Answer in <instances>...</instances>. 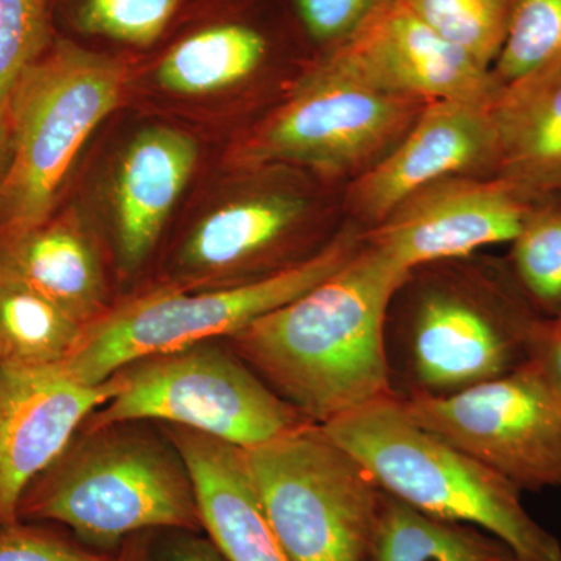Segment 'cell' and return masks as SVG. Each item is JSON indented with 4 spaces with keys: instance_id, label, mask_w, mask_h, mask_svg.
<instances>
[{
    "instance_id": "obj_27",
    "label": "cell",
    "mask_w": 561,
    "mask_h": 561,
    "mask_svg": "<svg viewBox=\"0 0 561 561\" xmlns=\"http://www.w3.org/2000/svg\"><path fill=\"white\" fill-rule=\"evenodd\" d=\"M180 0H84L81 31L91 35L147 46L164 32Z\"/></svg>"
},
{
    "instance_id": "obj_31",
    "label": "cell",
    "mask_w": 561,
    "mask_h": 561,
    "mask_svg": "<svg viewBox=\"0 0 561 561\" xmlns=\"http://www.w3.org/2000/svg\"><path fill=\"white\" fill-rule=\"evenodd\" d=\"M162 561H228L213 540L181 535L165 546Z\"/></svg>"
},
{
    "instance_id": "obj_26",
    "label": "cell",
    "mask_w": 561,
    "mask_h": 561,
    "mask_svg": "<svg viewBox=\"0 0 561 561\" xmlns=\"http://www.w3.org/2000/svg\"><path fill=\"white\" fill-rule=\"evenodd\" d=\"M49 0H0V99L49 47Z\"/></svg>"
},
{
    "instance_id": "obj_11",
    "label": "cell",
    "mask_w": 561,
    "mask_h": 561,
    "mask_svg": "<svg viewBox=\"0 0 561 561\" xmlns=\"http://www.w3.org/2000/svg\"><path fill=\"white\" fill-rule=\"evenodd\" d=\"M400 400L424 430L519 491H561V401L530 362L448 397L409 394Z\"/></svg>"
},
{
    "instance_id": "obj_21",
    "label": "cell",
    "mask_w": 561,
    "mask_h": 561,
    "mask_svg": "<svg viewBox=\"0 0 561 561\" xmlns=\"http://www.w3.org/2000/svg\"><path fill=\"white\" fill-rule=\"evenodd\" d=\"M271 44L242 22L213 25L176 44L157 70L162 90L205 95L232 90L256 79L267 66Z\"/></svg>"
},
{
    "instance_id": "obj_22",
    "label": "cell",
    "mask_w": 561,
    "mask_h": 561,
    "mask_svg": "<svg viewBox=\"0 0 561 561\" xmlns=\"http://www.w3.org/2000/svg\"><path fill=\"white\" fill-rule=\"evenodd\" d=\"M84 327L38 291L0 275V365L38 367L68 359Z\"/></svg>"
},
{
    "instance_id": "obj_12",
    "label": "cell",
    "mask_w": 561,
    "mask_h": 561,
    "mask_svg": "<svg viewBox=\"0 0 561 561\" xmlns=\"http://www.w3.org/2000/svg\"><path fill=\"white\" fill-rule=\"evenodd\" d=\"M383 94L490 106L500 91L490 69L427 27L400 0H383L341 46L317 58Z\"/></svg>"
},
{
    "instance_id": "obj_9",
    "label": "cell",
    "mask_w": 561,
    "mask_h": 561,
    "mask_svg": "<svg viewBox=\"0 0 561 561\" xmlns=\"http://www.w3.org/2000/svg\"><path fill=\"white\" fill-rule=\"evenodd\" d=\"M119 375L121 389L99 409L92 430L158 420L251 449L311 423L238 354L206 343L136 362Z\"/></svg>"
},
{
    "instance_id": "obj_2",
    "label": "cell",
    "mask_w": 561,
    "mask_h": 561,
    "mask_svg": "<svg viewBox=\"0 0 561 561\" xmlns=\"http://www.w3.org/2000/svg\"><path fill=\"white\" fill-rule=\"evenodd\" d=\"M389 312L405 397H448L518 370L548 319L508 261L481 253L412 268Z\"/></svg>"
},
{
    "instance_id": "obj_19",
    "label": "cell",
    "mask_w": 561,
    "mask_h": 561,
    "mask_svg": "<svg viewBox=\"0 0 561 561\" xmlns=\"http://www.w3.org/2000/svg\"><path fill=\"white\" fill-rule=\"evenodd\" d=\"M0 275L38 291L83 324L98 319L105 300L98 253L69 217L0 234Z\"/></svg>"
},
{
    "instance_id": "obj_33",
    "label": "cell",
    "mask_w": 561,
    "mask_h": 561,
    "mask_svg": "<svg viewBox=\"0 0 561 561\" xmlns=\"http://www.w3.org/2000/svg\"><path fill=\"white\" fill-rule=\"evenodd\" d=\"M11 131L9 101L0 99V179L5 172L10 160Z\"/></svg>"
},
{
    "instance_id": "obj_28",
    "label": "cell",
    "mask_w": 561,
    "mask_h": 561,
    "mask_svg": "<svg viewBox=\"0 0 561 561\" xmlns=\"http://www.w3.org/2000/svg\"><path fill=\"white\" fill-rule=\"evenodd\" d=\"M382 2L383 0H294L302 27L313 43L324 47L323 54L345 43Z\"/></svg>"
},
{
    "instance_id": "obj_18",
    "label": "cell",
    "mask_w": 561,
    "mask_h": 561,
    "mask_svg": "<svg viewBox=\"0 0 561 561\" xmlns=\"http://www.w3.org/2000/svg\"><path fill=\"white\" fill-rule=\"evenodd\" d=\"M496 176L529 201L561 187V62L504 84L490 105Z\"/></svg>"
},
{
    "instance_id": "obj_16",
    "label": "cell",
    "mask_w": 561,
    "mask_h": 561,
    "mask_svg": "<svg viewBox=\"0 0 561 561\" xmlns=\"http://www.w3.org/2000/svg\"><path fill=\"white\" fill-rule=\"evenodd\" d=\"M172 440L190 472L202 527L228 561H291L262 511L245 449L175 426Z\"/></svg>"
},
{
    "instance_id": "obj_30",
    "label": "cell",
    "mask_w": 561,
    "mask_h": 561,
    "mask_svg": "<svg viewBox=\"0 0 561 561\" xmlns=\"http://www.w3.org/2000/svg\"><path fill=\"white\" fill-rule=\"evenodd\" d=\"M529 362L561 401V320H545L531 346Z\"/></svg>"
},
{
    "instance_id": "obj_5",
    "label": "cell",
    "mask_w": 561,
    "mask_h": 561,
    "mask_svg": "<svg viewBox=\"0 0 561 561\" xmlns=\"http://www.w3.org/2000/svg\"><path fill=\"white\" fill-rule=\"evenodd\" d=\"M127 69L69 41L22 72L9 98L10 160L0 179V234L49 220L62 183L95 128L119 105Z\"/></svg>"
},
{
    "instance_id": "obj_15",
    "label": "cell",
    "mask_w": 561,
    "mask_h": 561,
    "mask_svg": "<svg viewBox=\"0 0 561 561\" xmlns=\"http://www.w3.org/2000/svg\"><path fill=\"white\" fill-rule=\"evenodd\" d=\"M490 106L435 101L393 150L343 191L346 219L365 231L423 187L449 176H496Z\"/></svg>"
},
{
    "instance_id": "obj_17",
    "label": "cell",
    "mask_w": 561,
    "mask_h": 561,
    "mask_svg": "<svg viewBox=\"0 0 561 561\" xmlns=\"http://www.w3.org/2000/svg\"><path fill=\"white\" fill-rule=\"evenodd\" d=\"M198 160L197 140L172 127L140 131L114 181V217L122 265L136 268L160 239Z\"/></svg>"
},
{
    "instance_id": "obj_24",
    "label": "cell",
    "mask_w": 561,
    "mask_h": 561,
    "mask_svg": "<svg viewBox=\"0 0 561 561\" xmlns=\"http://www.w3.org/2000/svg\"><path fill=\"white\" fill-rule=\"evenodd\" d=\"M427 27L493 68L507 38L516 0H400Z\"/></svg>"
},
{
    "instance_id": "obj_13",
    "label": "cell",
    "mask_w": 561,
    "mask_h": 561,
    "mask_svg": "<svg viewBox=\"0 0 561 561\" xmlns=\"http://www.w3.org/2000/svg\"><path fill=\"white\" fill-rule=\"evenodd\" d=\"M530 202L500 176H449L415 192L364 238L411 272L427 262L512 243Z\"/></svg>"
},
{
    "instance_id": "obj_3",
    "label": "cell",
    "mask_w": 561,
    "mask_h": 561,
    "mask_svg": "<svg viewBox=\"0 0 561 561\" xmlns=\"http://www.w3.org/2000/svg\"><path fill=\"white\" fill-rule=\"evenodd\" d=\"M386 493L504 541L518 561H561V542L524 508L522 493L481 461L424 430L398 394L323 424Z\"/></svg>"
},
{
    "instance_id": "obj_20",
    "label": "cell",
    "mask_w": 561,
    "mask_h": 561,
    "mask_svg": "<svg viewBox=\"0 0 561 561\" xmlns=\"http://www.w3.org/2000/svg\"><path fill=\"white\" fill-rule=\"evenodd\" d=\"M364 561H518L490 531L437 518L382 490Z\"/></svg>"
},
{
    "instance_id": "obj_25",
    "label": "cell",
    "mask_w": 561,
    "mask_h": 561,
    "mask_svg": "<svg viewBox=\"0 0 561 561\" xmlns=\"http://www.w3.org/2000/svg\"><path fill=\"white\" fill-rule=\"evenodd\" d=\"M561 62V0H516L491 73L500 87Z\"/></svg>"
},
{
    "instance_id": "obj_7",
    "label": "cell",
    "mask_w": 561,
    "mask_h": 561,
    "mask_svg": "<svg viewBox=\"0 0 561 561\" xmlns=\"http://www.w3.org/2000/svg\"><path fill=\"white\" fill-rule=\"evenodd\" d=\"M430 103L373 91L316 60L243 136L232 162L287 165L346 187L401 142Z\"/></svg>"
},
{
    "instance_id": "obj_6",
    "label": "cell",
    "mask_w": 561,
    "mask_h": 561,
    "mask_svg": "<svg viewBox=\"0 0 561 561\" xmlns=\"http://www.w3.org/2000/svg\"><path fill=\"white\" fill-rule=\"evenodd\" d=\"M362 245L364 228L348 220L316 256L272 275L201 294L151 291L87 324L62 367L77 381L99 386L136 362L232 337L341 271Z\"/></svg>"
},
{
    "instance_id": "obj_32",
    "label": "cell",
    "mask_w": 561,
    "mask_h": 561,
    "mask_svg": "<svg viewBox=\"0 0 561 561\" xmlns=\"http://www.w3.org/2000/svg\"><path fill=\"white\" fill-rule=\"evenodd\" d=\"M146 534L147 531H142L128 538L116 561H150L149 540Z\"/></svg>"
},
{
    "instance_id": "obj_34",
    "label": "cell",
    "mask_w": 561,
    "mask_h": 561,
    "mask_svg": "<svg viewBox=\"0 0 561 561\" xmlns=\"http://www.w3.org/2000/svg\"><path fill=\"white\" fill-rule=\"evenodd\" d=\"M557 320H561V312L556 317Z\"/></svg>"
},
{
    "instance_id": "obj_4",
    "label": "cell",
    "mask_w": 561,
    "mask_h": 561,
    "mask_svg": "<svg viewBox=\"0 0 561 561\" xmlns=\"http://www.w3.org/2000/svg\"><path fill=\"white\" fill-rule=\"evenodd\" d=\"M92 431L28 485L18 519L60 523L95 546L162 527H202L179 453L173 457L157 442L110 427Z\"/></svg>"
},
{
    "instance_id": "obj_29",
    "label": "cell",
    "mask_w": 561,
    "mask_h": 561,
    "mask_svg": "<svg viewBox=\"0 0 561 561\" xmlns=\"http://www.w3.org/2000/svg\"><path fill=\"white\" fill-rule=\"evenodd\" d=\"M0 561H116L90 551L57 531L18 522L0 527Z\"/></svg>"
},
{
    "instance_id": "obj_14",
    "label": "cell",
    "mask_w": 561,
    "mask_h": 561,
    "mask_svg": "<svg viewBox=\"0 0 561 561\" xmlns=\"http://www.w3.org/2000/svg\"><path fill=\"white\" fill-rule=\"evenodd\" d=\"M121 375L87 386L58 364L0 365V527L18 522L22 494L72 443L92 412L116 397Z\"/></svg>"
},
{
    "instance_id": "obj_23",
    "label": "cell",
    "mask_w": 561,
    "mask_h": 561,
    "mask_svg": "<svg viewBox=\"0 0 561 561\" xmlns=\"http://www.w3.org/2000/svg\"><path fill=\"white\" fill-rule=\"evenodd\" d=\"M508 256L516 279L535 308L556 319L561 312V187L534 198Z\"/></svg>"
},
{
    "instance_id": "obj_10",
    "label": "cell",
    "mask_w": 561,
    "mask_h": 561,
    "mask_svg": "<svg viewBox=\"0 0 561 561\" xmlns=\"http://www.w3.org/2000/svg\"><path fill=\"white\" fill-rule=\"evenodd\" d=\"M295 168L251 169L249 190L214 209L181 247L186 271L230 273L245 280L309 260L345 227L343 191Z\"/></svg>"
},
{
    "instance_id": "obj_8",
    "label": "cell",
    "mask_w": 561,
    "mask_h": 561,
    "mask_svg": "<svg viewBox=\"0 0 561 561\" xmlns=\"http://www.w3.org/2000/svg\"><path fill=\"white\" fill-rule=\"evenodd\" d=\"M262 511L291 561H364L382 489L316 423L245 449Z\"/></svg>"
},
{
    "instance_id": "obj_1",
    "label": "cell",
    "mask_w": 561,
    "mask_h": 561,
    "mask_svg": "<svg viewBox=\"0 0 561 561\" xmlns=\"http://www.w3.org/2000/svg\"><path fill=\"white\" fill-rule=\"evenodd\" d=\"M408 275L364 238L341 271L232 335L236 354L320 426L394 397L387 320Z\"/></svg>"
}]
</instances>
